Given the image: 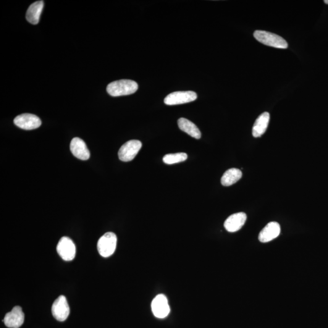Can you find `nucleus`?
I'll return each instance as SVG.
<instances>
[{
    "label": "nucleus",
    "mask_w": 328,
    "mask_h": 328,
    "mask_svg": "<svg viewBox=\"0 0 328 328\" xmlns=\"http://www.w3.org/2000/svg\"><path fill=\"white\" fill-rule=\"evenodd\" d=\"M242 175V172L240 170L235 168L230 169L223 175L221 180V184L225 187L234 184L241 179Z\"/></svg>",
    "instance_id": "nucleus-17"
},
{
    "label": "nucleus",
    "mask_w": 328,
    "mask_h": 328,
    "mask_svg": "<svg viewBox=\"0 0 328 328\" xmlns=\"http://www.w3.org/2000/svg\"><path fill=\"white\" fill-rule=\"evenodd\" d=\"M270 120L269 112H265L257 118L253 128V135L255 138L260 137L266 132Z\"/></svg>",
    "instance_id": "nucleus-14"
},
{
    "label": "nucleus",
    "mask_w": 328,
    "mask_h": 328,
    "mask_svg": "<svg viewBox=\"0 0 328 328\" xmlns=\"http://www.w3.org/2000/svg\"><path fill=\"white\" fill-rule=\"evenodd\" d=\"M324 2L325 4H328V0H325Z\"/></svg>",
    "instance_id": "nucleus-19"
},
{
    "label": "nucleus",
    "mask_w": 328,
    "mask_h": 328,
    "mask_svg": "<svg viewBox=\"0 0 328 328\" xmlns=\"http://www.w3.org/2000/svg\"><path fill=\"white\" fill-rule=\"evenodd\" d=\"M117 240L116 235L112 232H107L102 236L98 243L99 254L106 258L111 256L116 249Z\"/></svg>",
    "instance_id": "nucleus-3"
},
{
    "label": "nucleus",
    "mask_w": 328,
    "mask_h": 328,
    "mask_svg": "<svg viewBox=\"0 0 328 328\" xmlns=\"http://www.w3.org/2000/svg\"><path fill=\"white\" fill-rule=\"evenodd\" d=\"M58 254L65 261H72L75 258L76 248L72 240L67 237L60 239L57 246Z\"/></svg>",
    "instance_id": "nucleus-6"
},
{
    "label": "nucleus",
    "mask_w": 328,
    "mask_h": 328,
    "mask_svg": "<svg viewBox=\"0 0 328 328\" xmlns=\"http://www.w3.org/2000/svg\"><path fill=\"white\" fill-rule=\"evenodd\" d=\"M151 309L154 316L164 319L169 314L170 308L168 300L164 294L157 295L151 303Z\"/></svg>",
    "instance_id": "nucleus-9"
},
{
    "label": "nucleus",
    "mask_w": 328,
    "mask_h": 328,
    "mask_svg": "<svg viewBox=\"0 0 328 328\" xmlns=\"http://www.w3.org/2000/svg\"><path fill=\"white\" fill-rule=\"evenodd\" d=\"M70 149L73 155L78 159L86 161L90 158V152L82 139L78 138L73 139L70 144Z\"/></svg>",
    "instance_id": "nucleus-11"
},
{
    "label": "nucleus",
    "mask_w": 328,
    "mask_h": 328,
    "mask_svg": "<svg viewBox=\"0 0 328 328\" xmlns=\"http://www.w3.org/2000/svg\"><path fill=\"white\" fill-rule=\"evenodd\" d=\"M197 94L195 92L177 91L169 94L164 99V103L167 106L189 103L195 101L197 99Z\"/></svg>",
    "instance_id": "nucleus-5"
},
{
    "label": "nucleus",
    "mask_w": 328,
    "mask_h": 328,
    "mask_svg": "<svg viewBox=\"0 0 328 328\" xmlns=\"http://www.w3.org/2000/svg\"><path fill=\"white\" fill-rule=\"evenodd\" d=\"M254 36L257 41L265 45L279 49L288 48L287 41L277 34L264 31H255Z\"/></svg>",
    "instance_id": "nucleus-2"
},
{
    "label": "nucleus",
    "mask_w": 328,
    "mask_h": 328,
    "mask_svg": "<svg viewBox=\"0 0 328 328\" xmlns=\"http://www.w3.org/2000/svg\"><path fill=\"white\" fill-rule=\"evenodd\" d=\"M142 146L143 144L141 142L138 140H131L123 144L118 153L120 161L123 162L132 161L140 151Z\"/></svg>",
    "instance_id": "nucleus-4"
},
{
    "label": "nucleus",
    "mask_w": 328,
    "mask_h": 328,
    "mask_svg": "<svg viewBox=\"0 0 328 328\" xmlns=\"http://www.w3.org/2000/svg\"><path fill=\"white\" fill-rule=\"evenodd\" d=\"M247 219V215L244 212L230 215L225 220L224 226L225 230L229 232H236L240 230L245 225Z\"/></svg>",
    "instance_id": "nucleus-12"
},
{
    "label": "nucleus",
    "mask_w": 328,
    "mask_h": 328,
    "mask_svg": "<svg viewBox=\"0 0 328 328\" xmlns=\"http://www.w3.org/2000/svg\"><path fill=\"white\" fill-rule=\"evenodd\" d=\"M188 157L185 153L168 154L163 157L165 164L172 165L186 161Z\"/></svg>",
    "instance_id": "nucleus-18"
},
{
    "label": "nucleus",
    "mask_w": 328,
    "mask_h": 328,
    "mask_svg": "<svg viewBox=\"0 0 328 328\" xmlns=\"http://www.w3.org/2000/svg\"><path fill=\"white\" fill-rule=\"evenodd\" d=\"M15 125L22 129L31 130L40 127L41 121L38 117L33 114H22L18 115L14 120Z\"/></svg>",
    "instance_id": "nucleus-8"
},
{
    "label": "nucleus",
    "mask_w": 328,
    "mask_h": 328,
    "mask_svg": "<svg viewBox=\"0 0 328 328\" xmlns=\"http://www.w3.org/2000/svg\"><path fill=\"white\" fill-rule=\"evenodd\" d=\"M138 85L131 80H120L110 83L107 91L110 96L119 97L130 95L138 90Z\"/></svg>",
    "instance_id": "nucleus-1"
},
{
    "label": "nucleus",
    "mask_w": 328,
    "mask_h": 328,
    "mask_svg": "<svg viewBox=\"0 0 328 328\" xmlns=\"http://www.w3.org/2000/svg\"><path fill=\"white\" fill-rule=\"evenodd\" d=\"M178 127L191 137L199 140L201 138V133L199 128L196 127L195 123L191 122L190 120L185 118H180L178 120Z\"/></svg>",
    "instance_id": "nucleus-16"
},
{
    "label": "nucleus",
    "mask_w": 328,
    "mask_h": 328,
    "mask_svg": "<svg viewBox=\"0 0 328 328\" xmlns=\"http://www.w3.org/2000/svg\"><path fill=\"white\" fill-rule=\"evenodd\" d=\"M280 232L281 228L279 223L269 222L259 233L258 240L261 243H268L279 237Z\"/></svg>",
    "instance_id": "nucleus-13"
},
{
    "label": "nucleus",
    "mask_w": 328,
    "mask_h": 328,
    "mask_svg": "<svg viewBox=\"0 0 328 328\" xmlns=\"http://www.w3.org/2000/svg\"><path fill=\"white\" fill-rule=\"evenodd\" d=\"M43 6V1H38L34 2L27 10L26 20L31 24H38Z\"/></svg>",
    "instance_id": "nucleus-15"
},
{
    "label": "nucleus",
    "mask_w": 328,
    "mask_h": 328,
    "mask_svg": "<svg viewBox=\"0 0 328 328\" xmlns=\"http://www.w3.org/2000/svg\"><path fill=\"white\" fill-rule=\"evenodd\" d=\"M52 313L58 321L64 322L67 319L70 313V308L64 295L59 296L54 301L52 306Z\"/></svg>",
    "instance_id": "nucleus-7"
},
{
    "label": "nucleus",
    "mask_w": 328,
    "mask_h": 328,
    "mask_svg": "<svg viewBox=\"0 0 328 328\" xmlns=\"http://www.w3.org/2000/svg\"><path fill=\"white\" fill-rule=\"evenodd\" d=\"M25 314L22 308L17 306L5 316L3 321L5 325L9 328H19L24 323Z\"/></svg>",
    "instance_id": "nucleus-10"
}]
</instances>
